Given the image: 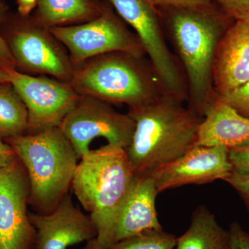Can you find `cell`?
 <instances>
[{
    "mask_svg": "<svg viewBox=\"0 0 249 249\" xmlns=\"http://www.w3.org/2000/svg\"><path fill=\"white\" fill-rule=\"evenodd\" d=\"M178 54L187 85L188 106L204 117L217 96L213 66L218 44L235 19L214 1L196 9H158Z\"/></svg>",
    "mask_w": 249,
    "mask_h": 249,
    "instance_id": "cell-1",
    "label": "cell"
},
{
    "mask_svg": "<svg viewBox=\"0 0 249 249\" xmlns=\"http://www.w3.org/2000/svg\"><path fill=\"white\" fill-rule=\"evenodd\" d=\"M183 103L166 94L148 104L129 108L127 114L135 127L124 150L136 176H151L196 145L203 117Z\"/></svg>",
    "mask_w": 249,
    "mask_h": 249,
    "instance_id": "cell-2",
    "label": "cell"
},
{
    "mask_svg": "<svg viewBox=\"0 0 249 249\" xmlns=\"http://www.w3.org/2000/svg\"><path fill=\"white\" fill-rule=\"evenodd\" d=\"M80 160L71 188L96 225L98 245L107 249L116 218L136 175L122 147L106 144Z\"/></svg>",
    "mask_w": 249,
    "mask_h": 249,
    "instance_id": "cell-3",
    "label": "cell"
},
{
    "mask_svg": "<svg viewBox=\"0 0 249 249\" xmlns=\"http://www.w3.org/2000/svg\"><path fill=\"white\" fill-rule=\"evenodd\" d=\"M70 83L80 96L129 108L169 94L150 60L124 52L103 54L77 65Z\"/></svg>",
    "mask_w": 249,
    "mask_h": 249,
    "instance_id": "cell-4",
    "label": "cell"
},
{
    "mask_svg": "<svg viewBox=\"0 0 249 249\" xmlns=\"http://www.w3.org/2000/svg\"><path fill=\"white\" fill-rule=\"evenodd\" d=\"M24 165L30 184L29 204L48 214L71 188L78 156L60 127L6 140Z\"/></svg>",
    "mask_w": 249,
    "mask_h": 249,
    "instance_id": "cell-5",
    "label": "cell"
},
{
    "mask_svg": "<svg viewBox=\"0 0 249 249\" xmlns=\"http://www.w3.org/2000/svg\"><path fill=\"white\" fill-rule=\"evenodd\" d=\"M70 54L75 65L111 52L145 56L142 42L106 0L102 13L89 22L49 28Z\"/></svg>",
    "mask_w": 249,
    "mask_h": 249,
    "instance_id": "cell-6",
    "label": "cell"
},
{
    "mask_svg": "<svg viewBox=\"0 0 249 249\" xmlns=\"http://www.w3.org/2000/svg\"><path fill=\"white\" fill-rule=\"evenodd\" d=\"M9 27L8 40L18 66L40 74L49 75L70 83L76 71L65 47L31 16H8L4 22Z\"/></svg>",
    "mask_w": 249,
    "mask_h": 249,
    "instance_id": "cell-7",
    "label": "cell"
},
{
    "mask_svg": "<svg viewBox=\"0 0 249 249\" xmlns=\"http://www.w3.org/2000/svg\"><path fill=\"white\" fill-rule=\"evenodd\" d=\"M59 127L80 160L91 151V144L98 139L125 150L133 137L135 124L128 114L119 112L109 103L80 96Z\"/></svg>",
    "mask_w": 249,
    "mask_h": 249,
    "instance_id": "cell-8",
    "label": "cell"
},
{
    "mask_svg": "<svg viewBox=\"0 0 249 249\" xmlns=\"http://www.w3.org/2000/svg\"><path fill=\"white\" fill-rule=\"evenodd\" d=\"M10 83L25 104L29 115L27 134L59 127L80 97L71 83L45 76H32L8 70Z\"/></svg>",
    "mask_w": 249,
    "mask_h": 249,
    "instance_id": "cell-9",
    "label": "cell"
},
{
    "mask_svg": "<svg viewBox=\"0 0 249 249\" xmlns=\"http://www.w3.org/2000/svg\"><path fill=\"white\" fill-rule=\"evenodd\" d=\"M29 196V178L19 159L0 168V249H34L36 230L27 210Z\"/></svg>",
    "mask_w": 249,
    "mask_h": 249,
    "instance_id": "cell-10",
    "label": "cell"
},
{
    "mask_svg": "<svg viewBox=\"0 0 249 249\" xmlns=\"http://www.w3.org/2000/svg\"><path fill=\"white\" fill-rule=\"evenodd\" d=\"M232 171L227 147L195 145L179 158L155 170L150 177L160 193L186 185L224 181Z\"/></svg>",
    "mask_w": 249,
    "mask_h": 249,
    "instance_id": "cell-11",
    "label": "cell"
},
{
    "mask_svg": "<svg viewBox=\"0 0 249 249\" xmlns=\"http://www.w3.org/2000/svg\"><path fill=\"white\" fill-rule=\"evenodd\" d=\"M36 230L34 249H67L97 237V229L91 217L73 204L67 195L48 214L29 213Z\"/></svg>",
    "mask_w": 249,
    "mask_h": 249,
    "instance_id": "cell-12",
    "label": "cell"
},
{
    "mask_svg": "<svg viewBox=\"0 0 249 249\" xmlns=\"http://www.w3.org/2000/svg\"><path fill=\"white\" fill-rule=\"evenodd\" d=\"M249 79V22L235 20L218 44L213 66V86L221 97Z\"/></svg>",
    "mask_w": 249,
    "mask_h": 249,
    "instance_id": "cell-13",
    "label": "cell"
},
{
    "mask_svg": "<svg viewBox=\"0 0 249 249\" xmlns=\"http://www.w3.org/2000/svg\"><path fill=\"white\" fill-rule=\"evenodd\" d=\"M158 194L152 177L136 176L113 226L109 248L141 232L163 229L156 209Z\"/></svg>",
    "mask_w": 249,
    "mask_h": 249,
    "instance_id": "cell-14",
    "label": "cell"
},
{
    "mask_svg": "<svg viewBox=\"0 0 249 249\" xmlns=\"http://www.w3.org/2000/svg\"><path fill=\"white\" fill-rule=\"evenodd\" d=\"M106 1L133 28L152 65L162 67L171 61L173 53L165 40L160 14L149 0Z\"/></svg>",
    "mask_w": 249,
    "mask_h": 249,
    "instance_id": "cell-15",
    "label": "cell"
},
{
    "mask_svg": "<svg viewBox=\"0 0 249 249\" xmlns=\"http://www.w3.org/2000/svg\"><path fill=\"white\" fill-rule=\"evenodd\" d=\"M198 129L196 146H224L228 149L249 145V118L217 98L205 113Z\"/></svg>",
    "mask_w": 249,
    "mask_h": 249,
    "instance_id": "cell-16",
    "label": "cell"
},
{
    "mask_svg": "<svg viewBox=\"0 0 249 249\" xmlns=\"http://www.w3.org/2000/svg\"><path fill=\"white\" fill-rule=\"evenodd\" d=\"M104 0H38L34 14L46 27H64L89 22L102 13Z\"/></svg>",
    "mask_w": 249,
    "mask_h": 249,
    "instance_id": "cell-17",
    "label": "cell"
},
{
    "mask_svg": "<svg viewBox=\"0 0 249 249\" xmlns=\"http://www.w3.org/2000/svg\"><path fill=\"white\" fill-rule=\"evenodd\" d=\"M176 248L231 249L230 233L206 206H199L193 212L188 230L177 237Z\"/></svg>",
    "mask_w": 249,
    "mask_h": 249,
    "instance_id": "cell-18",
    "label": "cell"
},
{
    "mask_svg": "<svg viewBox=\"0 0 249 249\" xmlns=\"http://www.w3.org/2000/svg\"><path fill=\"white\" fill-rule=\"evenodd\" d=\"M29 115L25 104L11 83H0V139L28 133Z\"/></svg>",
    "mask_w": 249,
    "mask_h": 249,
    "instance_id": "cell-19",
    "label": "cell"
},
{
    "mask_svg": "<svg viewBox=\"0 0 249 249\" xmlns=\"http://www.w3.org/2000/svg\"><path fill=\"white\" fill-rule=\"evenodd\" d=\"M177 237L163 229L149 230L117 242L107 249H175Z\"/></svg>",
    "mask_w": 249,
    "mask_h": 249,
    "instance_id": "cell-20",
    "label": "cell"
},
{
    "mask_svg": "<svg viewBox=\"0 0 249 249\" xmlns=\"http://www.w3.org/2000/svg\"><path fill=\"white\" fill-rule=\"evenodd\" d=\"M217 98L241 115L249 118V79L227 94Z\"/></svg>",
    "mask_w": 249,
    "mask_h": 249,
    "instance_id": "cell-21",
    "label": "cell"
},
{
    "mask_svg": "<svg viewBox=\"0 0 249 249\" xmlns=\"http://www.w3.org/2000/svg\"><path fill=\"white\" fill-rule=\"evenodd\" d=\"M8 6L4 1H0V25L7 19ZM18 65L11 53L6 40L0 36V67L6 70H16Z\"/></svg>",
    "mask_w": 249,
    "mask_h": 249,
    "instance_id": "cell-22",
    "label": "cell"
},
{
    "mask_svg": "<svg viewBox=\"0 0 249 249\" xmlns=\"http://www.w3.org/2000/svg\"><path fill=\"white\" fill-rule=\"evenodd\" d=\"M224 181L237 192L249 213V173L233 170Z\"/></svg>",
    "mask_w": 249,
    "mask_h": 249,
    "instance_id": "cell-23",
    "label": "cell"
},
{
    "mask_svg": "<svg viewBox=\"0 0 249 249\" xmlns=\"http://www.w3.org/2000/svg\"><path fill=\"white\" fill-rule=\"evenodd\" d=\"M235 20L249 21V0H214Z\"/></svg>",
    "mask_w": 249,
    "mask_h": 249,
    "instance_id": "cell-24",
    "label": "cell"
},
{
    "mask_svg": "<svg viewBox=\"0 0 249 249\" xmlns=\"http://www.w3.org/2000/svg\"><path fill=\"white\" fill-rule=\"evenodd\" d=\"M156 9H196L209 6L214 0H149Z\"/></svg>",
    "mask_w": 249,
    "mask_h": 249,
    "instance_id": "cell-25",
    "label": "cell"
},
{
    "mask_svg": "<svg viewBox=\"0 0 249 249\" xmlns=\"http://www.w3.org/2000/svg\"><path fill=\"white\" fill-rule=\"evenodd\" d=\"M229 157L233 170L249 173V145L229 149Z\"/></svg>",
    "mask_w": 249,
    "mask_h": 249,
    "instance_id": "cell-26",
    "label": "cell"
},
{
    "mask_svg": "<svg viewBox=\"0 0 249 249\" xmlns=\"http://www.w3.org/2000/svg\"><path fill=\"white\" fill-rule=\"evenodd\" d=\"M231 238V249H249V232L240 223L233 222L229 229Z\"/></svg>",
    "mask_w": 249,
    "mask_h": 249,
    "instance_id": "cell-27",
    "label": "cell"
},
{
    "mask_svg": "<svg viewBox=\"0 0 249 249\" xmlns=\"http://www.w3.org/2000/svg\"><path fill=\"white\" fill-rule=\"evenodd\" d=\"M17 158L11 145L0 139V168L12 164Z\"/></svg>",
    "mask_w": 249,
    "mask_h": 249,
    "instance_id": "cell-28",
    "label": "cell"
},
{
    "mask_svg": "<svg viewBox=\"0 0 249 249\" xmlns=\"http://www.w3.org/2000/svg\"><path fill=\"white\" fill-rule=\"evenodd\" d=\"M38 0H16L18 12L22 17H28L35 10Z\"/></svg>",
    "mask_w": 249,
    "mask_h": 249,
    "instance_id": "cell-29",
    "label": "cell"
},
{
    "mask_svg": "<svg viewBox=\"0 0 249 249\" xmlns=\"http://www.w3.org/2000/svg\"><path fill=\"white\" fill-rule=\"evenodd\" d=\"M10 83V76L8 70L0 67V83Z\"/></svg>",
    "mask_w": 249,
    "mask_h": 249,
    "instance_id": "cell-30",
    "label": "cell"
},
{
    "mask_svg": "<svg viewBox=\"0 0 249 249\" xmlns=\"http://www.w3.org/2000/svg\"><path fill=\"white\" fill-rule=\"evenodd\" d=\"M81 249H103L101 248V246L98 245L97 241L96 239L86 242V245L84 246L83 248Z\"/></svg>",
    "mask_w": 249,
    "mask_h": 249,
    "instance_id": "cell-31",
    "label": "cell"
}]
</instances>
